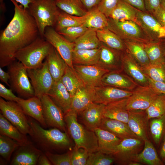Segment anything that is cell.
I'll return each mask as SVG.
<instances>
[{
  "label": "cell",
  "instance_id": "cell-9",
  "mask_svg": "<svg viewBox=\"0 0 165 165\" xmlns=\"http://www.w3.org/2000/svg\"><path fill=\"white\" fill-rule=\"evenodd\" d=\"M27 72L35 96L41 99L43 96L47 95L54 81L49 70L46 60L41 67L27 69Z\"/></svg>",
  "mask_w": 165,
  "mask_h": 165
},
{
  "label": "cell",
  "instance_id": "cell-3",
  "mask_svg": "<svg viewBox=\"0 0 165 165\" xmlns=\"http://www.w3.org/2000/svg\"><path fill=\"white\" fill-rule=\"evenodd\" d=\"M78 114L70 110L64 115L66 128L78 148H83L89 153L98 151L97 136L93 131L88 129L78 121Z\"/></svg>",
  "mask_w": 165,
  "mask_h": 165
},
{
  "label": "cell",
  "instance_id": "cell-17",
  "mask_svg": "<svg viewBox=\"0 0 165 165\" xmlns=\"http://www.w3.org/2000/svg\"><path fill=\"white\" fill-rule=\"evenodd\" d=\"M138 26L153 39L160 41L165 38V28L153 16L138 9Z\"/></svg>",
  "mask_w": 165,
  "mask_h": 165
},
{
  "label": "cell",
  "instance_id": "cell-29",
  "mask_svg": "<svg viewBox=\"0 0 165 165\" xmlns=\"http://www.w3.org/2000/svg\"><path fill=\"white\" fill-rule=\"evenodd\" d=\"M46 59L49 70L54 82L60 80L67 65L65 62L53 46Z\"/></svg>",
  "mask_w": 165,
  "mask_h": 165
},
{
  "label": "cell",
  "instance_id": "cell-19",
  "mask_svg": "<svg viewBox=\"0 0 165 165\" xmlns=\"http://www.w3.org/2000/svg\"><path fill=\"white\" fill-rule=\"evenodd\" d=\"M102 86H109L128 90L132 91L139 85L122 70L110 71L101 79Z\"/></svg>",
  "mask_w": 165,
  "mask_h": 165
},
{
  "label": "cell",
  "instance_id": "cell-64",
  "mask_svg": "<svg viewBox=\"0 0 165 165\" xmlns=\"http://www.w3.org/2000/svg\"></svg>",
  "mask_w": 165,
  "mask_h": 165
},
{
  "label": "cell",
  "instance_id": "cell-5",
  "mask_svg": "<svg viewBox=\"0 0 165 165\" xmlns=\"http://www.w3.org/2000/svg\"><path fill=\"white\" fill-rule=\"evenodd\" d=\"M28 10L35 20L39 35L43 38L46 28L55 27L61 10L55 0H35Z\"/></svg>",
  "mask_w": 165,
  "mask_h": 165
},
{
  "label": "cell",
  "instance_id": "cell-55",
  "mask_svg": "<svg viewBox=\"0 0 165 165\" xmlns=\"http://www.w3.org/2000/svg\"><path fill=\"white\" fill-rule=\"evenodd\" d=\"M135 8L142 11L146 10L144 0H122Z\"/></svg>",
  "mask_w": 165,
  "mask_h": 165
},
{
  "label": "cell",
  "instance_id": "cell-2",
  "mask_svg": "<svg viewBox=\"0 0 165 165\" xmlns=\"http://www.w3.org/2000/svg\"><path fill=\"white\" fill-rule=\"evenodd\" d=\"M27 118L31 127L29 135L43 152L53 153L54 150H64L70 146L71 141L67 132L56 128L46 129L35 120L28 116Z\"/></svg>",
  "mask_w": 165,
  "mask_h": 165
},
{
  "label": "cell",
  "instance_id": "cell-31",
  "mask_svg": "<svg viewBox=\"0 0 165 165\" xmlns=\"http://www.w3.org/2000/svg\"><path fill=\"white\" fill-rule=\"evenodd\" d=\"M100 53L99 48L93 49L74 50L72 58L73 65L97 64L99 60Z\"/></svg>",
  "mask_w": 165,
  "mask_h": 165
},
{
  "label": "cell",
  "instance_id": "cell-62",
  "mask_svg": "<svg viewBox=\"0 0 165 165\" xmlns=\"http://www.w3.org/2000/svg\"><path fill=\"white\" fill-rule=\"evenodd\" d=\"M3 0H0V8L2 10L5 9V6L3 3Z\"/></svg>",
  "mask_w": 165,
  "mask_h": 165
},
{
  "label": "cell",
  "instance_id": "cell-37",
  "mask_svg": "<svg viewBox=\"0 0 165 165\" xmlns=\"http://www.w3.org/2000/svg\"><path fill=\"white\" fill-rule=\"evenodd\" d=\"M123 41L126 50L141 67L150 63L142 43L130 41Z\"/></svg>",
  "mask_w": 165,
  "mask_h": 165
},
{
  "label": "cell",
  "instance_id": "cell-13",
  "mask_svg": "<svg viewBox=\"0 0 165 165\" xmlns=\"http://www.w3.org/2000/svg\"><path fill=\"white\" fill-rule=\"evenodd\" d=\"M158 95L149 86L139 85L128 98V110L130 111L146 110Z\"/></svg>",
  "mask_w": 165,
  "mask_h": 165
},
{
  "label": "cell",
  "instance_id": "cell-59",
  "mask_svg": "<svg viewBox=\"0 0 165 165\" xmlns=\"http://www.w3.org/2000/svg\"><path fill=\"white\" fill-rule=\"evenodd\" d=\"M23 6L25 9L29 8V5L34 2L35 0H14Z\"/></svg>",
  "mask_w": 165,
  "mask_h": 165
},
{
  "label": "cell",
  "instance_id": "cell-61",
  "mask_svg": "<svg viewBox=\"0 0 165 165\" xmlns=\"http://www.w3.org/2000/svg\"><path fill=\"white\" fill-rule=\"evenodd\" d=\"M161 43L165 53V38L161 40Z\"/></svg>",
  "mask_w": 165,
  "mask_h": 165
},
{
  "label": "cell",
  "instance_id": "cell-6",
  "mask_svg": "<svg viewBox=\"0 0 165 165\" xmlns=\"http://www.w3.org/2000/svg\"><path fill=\"white\" fill-rule=\"evenodd\" d=\"M7 67L10 88L20 98L27 99L34 96V91L29 79L27 69L24 65L15 60Z\"/></svg>",
  "mask_w": 165,
  "mask_h": 165
},
{
  "label": "cell",
  "instance_id": "cell-25",
  "mask_svg": "<svg viewBox=\"0 0 165 165\" xmlns=\"http://www.w3.org/2000/svg\"><path fill=\"white\" fill-rule=\"evenodd\" d=\"M47 95L64 115L70 110L72 97L61 80L54 82Z\"/></svg>",
  "mask_w": 165,
  "mask_h": 165
},
{
  "label": "cell",
  "instance_id": "cell-39",
  "mask_svg": "<svg viewBox=\"0 0 165 165\" xmlns=\"http://www.w3.org/2000/svg\"><path fill=\"white\" fill-rule=\"evenodd\" d=\"M161 41L142 43L151 63H165V53Z\"/></svg>",
  "mask_w": 165,
  "mask_h": 165
},
{
  "label": "cell",
  "instance_id": "cell-11",
  "mask_svg": "<svg viewBox=\"0 0 165 165\" xmlns=\"http://www.w3.org/2000/svg\"><path fill=\"white\" fill-rule=\"evenodd\" d=\"M44 38L55 49L67 65L75 69L72 59L74 42L69 41L55 29L50 27L46 28Z\"/></svg>",
  "mask_w": 165,
  "mask_h": 165
},
{
  "label": "cell",
  "instance_id": "cell-51",
  "mask_svg": "<svg viewBox=\"0 0 165 165\" xmlns=\"http://www.w3.org/2000/svg\"><path fill=\"white\" fill-rule=\"evenodd\" d=\"M12 89H8L2 83H0V96L7 101L16 102L21 98L14 94Z\"/></svg>",
  "mask_w": 165,
  "mask_h": 165
},
{
  "label": "cell",
  "instance_id": "cell-10",
  "mask_svg": "<svg viewBox=\"0 0 165 165\" xmlns=\"http://www.w3.org/2000/svg\"><path fill=\"white\" fill-rule=\"evenodd\" d=\"M144 144V141L137 138L123 139L112 155L115 162L121 165H130L135 162L136 158Z\"/></svg>",
  "mask_w": 165,
  "mask_h": 165
},
{
  "label": "cell",
  "instance_id": "cell-7",
  "mask_svg": "<svg viewBox=\"0 0 165 165\" xmlns=\"http://www.w3.org/2000/svg\"><path fill=\"white\" fill-rule=\"evenodd\" d=\"M0 109L2 115L22 133L26 135L29 134L31 127L27 116L17 102L7 101L1 97Z\"/></svg>",
  "mask_w": 165,
  "mask_h": 165
},
{
  "label": "cell",
  "instance_id": "cell-50",
  "mask_svg": "<svg viewBox=\"0 0 165 165\" xmlns=\"http://www.w3.org/2000/svg\"><path fill=\"white\" fill-rule=\"evenodd\" d=\"M119 0H101L97 8L108 18Z\"/></svg>",
  "mask_w": 165,
  "mask_h": 165
},
{
  "label": "cell",
  "instance_id": "cell-43",
  "mask_svg": "<svg viewBox=\"0 0 165 165\" xmlns=\"http://www.w3.org/2000/svg\"><path fill=\"white\" fill-rule=\"evenodd\" d=\"M146 111L149 120L165 114V95H158Z\"/></svg>",
  "mask_w": 165,
  "mask_h": 165
},
{
  "label": "cell",
  "instance_id": "cell-47",
  "mask_svg": "<svg viewBox=\"0 0 165 165\" xmlns=\"http://www.w3.org/2000/svg\"><path fill=\"white\" fill-rule=\"evenodd\" d=\"M88 29L84 25L66 28L57 31L69 41L74 42Z\"/></svg>",
  "mask_w": 165,
  "mask_h": 165
},
{
  "label": "cell",
  "instance_id": "cell-27",
  "mask_svg": "<svg viewBox=\"0 0 165 165\" xmlns=\"http://www.w3.org/2000/svg\"><path fill=\"white\" fill-rule=\"evenodd\" d=\"M99 127L110 132L122 140L130 138H138L127 123L116 119L103 117Z\"/></svg>",
  "mask_w": 165,
  "mask_h": 165
},
{
  "label": "cell",
  "instance_id": "cell-56",
  "mask_svg": "<svg viewBox=\"0 0 165 165\" xmlns=\"http://www.w3.org/2000/svg\"><path fill=\"white\" fill-rule=\"evenodd\" d=\"M88 11L97 8L101 0H80Z\"/></svg>",
  "mask_w": 165,
  "mask_h": 165
},
{
  "label": "cell",
  "instance_id": "cell-52",
  "mask_svg": "<svg viewBox=\"0 0 165 165\" xmlns=\"http://www.w3.org/2000/svg\"><path fill=\"white\" fill-rule=\"evenodd\" d=\"M146 76L148 86L153 91L158 94L165 95V82L155 81Z\"/></svg>",
  "mask_w": 165,
  "mask_h": 165
},
{
  "label": "cell",
  "instance_id": "cell-21",
  "mask_svg": "<svg viewBox=\"0 0 165 165\" xmlns=\"http://www.w3.org/2000/svg\"><path fill=\"white\" fill-rule=\"evenodd\" d=\"M105 105L92 102L78 115L82 123L88 129L94 131L99 127L103 117V112Z\"/></svg>",
  "mask_w": 165,
  "mask_h": 165
},
{
  "label": "cell",
  "instance_id": "cell-23",
  "mask_svg": "<svg viewBox=\"0 0 165 165\" xmlns=\"http://www.w3.org/2000/svg\"><path fill=\"white\" fill-rule=\"evenodd\" d=\"M17 103L26 115L35 120L43 128L48 127L44 117L41 99L35 96L25 99L21 98Z\"/></svg>",
  "mask_w": 165,
  "mask_h": 165
},
{
  "label": "cell",
  "instance_id": "cell-54",
  "mask_svg": "<svg viewBox=\"0 0 165 165\" xmlns=\"http://www.w3.org/2000/svg\"><path fill=\"white\" fill-rule=\"evenodd\" d=\"M160 24L165 28V11L161 5L152 14Z\"/></svg>",
  "mask_w": 165,
  "mask_h": 165
},
{
  "label": "cell",
  "instance_id": "cell-24",
  "mask_svg": "<svg viewBox=\"0 0 165 165\" xmlns=\"http://www.w3.org/2000/svg\"><path fill=\"white\" fill-rule=\"evenodd\" d=\"M95 96L94 87L84 84L79 87L72 97L70 110L78 115L88 105L94 102Z\"/></svg>",
  "mask_w": 165,
  "mask_h": 165
},
{
  "label": "cell",
  "instance_id": "cell-26",
  "mask_svg": "<svg viewBox=\"0 0 165 165\" xmlns=\"http://www.w3.org/2000/svg\"><path fill=\"white\" fill-rule=\"evenodd\" d=\"M98 139V150L107 154L112 155L122 139L106 130L98 127L95 129Z\"/></svg>",
  "mask_w": 165,
  "mask_h": 165
},
{
  "label": "cell",
  "instance_id": "cell-8",
  "mask_svg": "<svg viewBox=\"0 0 165 165\" xmlns=\"http://www.w3.org/2000/svg\"><path fill=\"white\" fill-rule=\"evenodd\" d=\"M108 18L107 28L123 41L127 40L146 43L151 42L143 38L139 26L131 20H118Z\"/></svg>",
  "mask_w": 165,
  "mask_h": 165
},
{
  "label": "cell",
  "instance_id": "cell-40",
  "mask_svg": "<svg viewBox=\"0 0 165 165\" xmlns=\"http://www.w3.org/2000/svg\"><path fill=\"white\" fill-rule=\"evenodd\" d=\"M55 2L59 9L71 15L82 16L88 12L80 0H55Z\"/></svg>",
  "mask_w": 165,
  "mask_h": 165
},
{
  "label": "cell",
  "instance_id": "cell-20",
  "mask_svg": "<svg viewBox=\"0 0 165 165\" xmlns=\"http://www.w3.org/2000/svg\"><path fill=\"white\" fill-rule=\"evenodd\" d=\"M129 112L127 123L131 131L138 138L144 141L149 140L148 135V118L146 110Z\"/></svg>",
  "mask_w": 165,
  "mask_h": 165
},
{
  "label": "cell",
  "instance_id": "cell-4",
  "mask_svg": "<svg viewBox=\"0 0 165 165\" xmlns=\"http://www.w3.org/2000/svg\"><path fill=\"white\" fill-rule=\"evenodd\" d=\"M53 46L43 38L39 36L33 42L18 51L14 56L16 59L28 69L41 67Z\"/></svg>",
  "mask_w": 165,
  "mask_h": 165
},
{
  "label": "cell",
  "instance_id": "cell-48",
  "mask_svg": "<svg viewBox=\"0 0 165 165\" xmlns=\"http://www.w3.org/2000/svg\"><path fill=\"white\" fill-rule=\"evenodd\" d=\"M89 153L85 149L75 146L71 151V165H86Z\"/></svg>",
  "mask_w": 165,
  "mask_h": 165
},
{
  "label": "cell",
  "instance_id": "cell-49",
  "mask_svg": "<svg viewBox=\"0 0 165 165\" xmlns=\"http://www.w3.org/2000/svg\"><path fill=\"white\" fill-rule=\"evenodd\" d=\"M52 165H71V151L62 154H57L46 152H44Z\"/></svg>",
  "mask_w": 165,
  "mask_h": 165
},
{
  "label": "cell",
  "instance_id": "cell-58",
  "mask_svg": "<svg viewBox=\"0 0 165 165\" xmlns=\"http://www.w3.org/2000/svg\"><path fill=\"white\" fill-rule=\"evenodd\" d=\"M38 165H51V163L45 153L43 152L39 156L37 161Z\"/></svg>",
  "mask_w": 165,
  "mask_h": 165
},
{
  "label": "cell",
  "instance_id": "cell-33",
  "mask_svg": "<svg viewBox=\"0 0 165 165\" xmlns=\"http://www.w3.org/2000/svg\"><path fill=\"white\" fill-rule=\"evenodd\" d=\"M0 135L8 137L20 145L27 143L29 140L26 135L22 133L0 113Z\"/></svg>",
  "mask_w": 165,
  "mask_h": 165
},
{
  "label": "cell",
  "instance_id": "cell-46",
  "mask_svg": "<svg viewBox=\"0 0 165 165\" xmlns=\"http://www.w3.org/2000/svg\"><path fill=\"white\" fill-rule=\"evenodd\" d=\"M115 161V158L112 155L98 150L89 153L86 165H110Z\"/></svg>",
  "mask_w": 165,
  "mask_h": 165
},
{
  "label": "cell",
  "instance_id": "cell-34",
  "mask_svg": "<svg viewBox=\"0 0 165 165\" xmlns=\"http://www.w3.org/2000/svg\"><path fill=\"white\" fill-rule=\"evenodd\" d=\"M135 161L149 165L163 164L158 156L156 149L149 140L144 141V149L137 155Z\"/></svg>",
  "mask_w": 165,
  "mask_h": 165
},
{
  "label": "cell",
  "instance_id": "cell-53",
  "mask_svg": "<svg viewBox=\"0 0 165 165\" xmlns=\"http://www.w3.org/2000/svg\"><path fill=\"white\" fill-rule=\"evenodd\" d=\"M162 0H144L146 10L152 14L161 5Z\"/></svg>",
  "mask_w": 165,
  "mask_h": 165
},
{
  "label": "cell",
  "instance_id": "cell-57",
  "mask_svg": "<svg viewBox=\"0 0 165 165\" xmlns=\"http://www.w3.org/2000/svg\"><path fill=\"white\" fill-rule=\"evenodd\" d=\"M10 75L8 72H6L3 70L0 67V79L1 81L9 86V81Z\"/></svg>",
  "mask_w": 165,
  "mask_h": 165
},
{
  "label": "cell",
  "instance_id": "cell-28",
  "mask_svg": "<svg viewBox=\"0 0 165 165\" xmlns=\"http://www.w3.org/2000/svg\"><path fill=\"white\" fill-rule=\"evenodd\" d=\"M127 100L128 98L124 99L106 105L103 112V117L127 123L129 117Z\"/></svg>",
  "mask_w": 165,
  "mask_h": 165
},
{
  "label": "cell",
  "instance_id": "cell-42",
  "mask_svg": "<svg viewBox=\"0 0 165 165\" xmlns=\"http://www.w3.org/2000/svg\"><path fill=\"white\" fill-rule=\"evenodd\" d=\"M20 145L12 139L0 135V155L6 162H10L12 155Z\"/></svg>",
  "mask_w": 165,
  "mask_h": 165
},
{
  "label": "cell",
  "instance_id": "cell-1",
  "mask_svg": "<svg viewBox=\"0 0 165 165\" xmlns=\"http://www.w3.org/2000/svg\"><path fill=\"white\" fill-rule=\"evenodd\" d=\"M13 16L0 35V67L8 66L15 60L19 50L35 41L39 35L35 19L28 9L14 0Z\"/></svg>",
  "mask_w": 165,
  "mask_h": 165
},
{
  "label": "cell",
  "instance_id": "cell-60",
  "mask_svg": "<svg viewBox=\"0 0 165 165\" xmlns=\"http://www.w3.org/2000/svg\"><path fill=\"white\" fill-rule=\"evenodd\" d=\"M163 142L160 151V155L163 159L165 160V134L163 138Z\"/></svg>",
  "mask_w": 165,
  "mask_h": 165
},
{
  "label": "cell",
  "instance_id": "cell-38",
  "mask_svg": "<svg viewBox=\"0 0 165 165\" xmlns=\"http://www.w3.org/2000/svg\"><path fill=\"white\" fill-rule=\"evenodd\" d=\"M61 11L59 14L55 27V29L57 31L66 28L79 26L84 24L88 15V12L84 16H78Z\"/></svg>",
  "mask_w": 165,
  "mask_h": 165
},
{
  "label": "cell",
  "instance_id": "cell-45",
  "mask_svg": "<svg viewBox=\"0 0 165 165\" xmlns=\"http://www.w3.org/2000/svg\"><path fill=\"white\" fill-rule=\"evenodd\" d=\"M141 68L145 74L152 79L165 82V63H150Z\"/></svg>",
  "mask_w": 165,
  "mask_h": 165
},
{
  "label": "cell",
  "instance_id": "cell-30",
  "mask_svg": "<svg viewBox=\"0 0 165 165\" xmlns=\"http://www.w3.org/2000/svg\"><path fill=\"white\" fill-rule=\"evenodd\" d=\"M138 9L122 0H119L108 18L118 20H131L138 25L137 14Z\"/></svg>",
  "mask_w": 165,
  "mask_h": 165
},
{
  "label": "cell",
  "instance_id": "cell-32",
  "mask_svg": "<svg viewBox=\"0 0 165 165\" xmlns=\"http://www.w3.org/2000/svg\"><path fill=\"white\" fill-rule=\"evenodd\" d=\"M74 43V50H79L98 48L101 42L97 37L96 30L89 28Z\"/></svg>",
  "mask_w": 165,
  "mask_h": 165
},
{
  "label": "cell",
  "instance_id": "cell-44",
  "mask_svg": "<svg viewBox=\"0 0 165 165\" xmlns=\"http://www.w3.org/2000/svg\"><path fill=\"white\" fill-rule=\"evenodd\" d=\"M150 130L155 143L159 144L165 134V114L152 119L150 123Z\"/></svg>",
  "mask_w": 165,
  "mask_h": 165
},
{
  "label": "cell",
  "instance_id": "cell-15",
  "mask_svg": "<svg viewBox=\"0 0 165 165\" xmlns=\"http://www.w3.org/2000/svg\"><path fill=\"white\" fill-rule=\"evenodd\" d=\"M73 65L75 71L83 83L94 87L102 86V77L110 72L98 64Z\"/></svg>",
  "mask_w": 165,
  "mask_h": 165
},
{
  "label": "cell",
  "instance_id": "cell-41",
  "mask_svg": "<svg viewBox=\"0 0 165 165\" xmlns=\"http://www.w3.org/2000/svg\"><path fill=\"white\" fill-rule=\"evenodd\" d=\"M83 24L88 28L97 30L106 28L108 18L96 8L88 12L87 16Z\"/></svg>",
  "mask_w": 165,
  "mask_h": 165
},
{
  "label": "cell",
  "instance_id": "cell-35",
  "mask_svg": "<svg viewBox=\"0 0 165 165\" xmlns=\"http://www.w3.org/2000/svg\"><path fill=\"white\" fill-rule=\"evenodd\" d=\"M100 41L108 47L120 51L126 50L123 41L113 32L106 28L96 30Z\"/></svg>",
  "mask_w": 165,
  "mask_h": 165
},
{
  "label": "cell",
  "instance_id": "cell-18",
  "mask_svg": "<svg viewBox=\"0 0 165 165\" xmlns=\"http://www.w3.org/2000/svg\"><path fill=\"white\" fill-rule=\"evenodd\" d=\"M95 96L94 102L103 104L110 103L129 97L133 90H124L114 87L101 86L94 87Z\"/></svg>",
  "mask_w": 165,
  "mask_h": 165
},
{
  "label": "cell",
  "instance_id": "cell-12",
  "mask_svg": "<svg viewBox=\"0 0 165 165\" xmlns=\"http://www.w3.org/2000/svg\"><path fill=\"white\" fill-rule=\"evenodd\" d=\"M41 99L44 117L47 127L57 128L67 132L64 115L61 110L48 95L43 96Z\"/></svg>",
  "mask_w": 165,
  "mask_h": 165
},
{
  "label": "cell",
  "instance_id": "cell-22",
  "mask_svg": "<svg viewBox=\"0 0 165 165\" xmlns=\"http://www.w3.org/2000/svg\"><path fill=\"white\" fill-rule=\"evenodd\" d=\"M99 48V58L97 64L109 71L122 70V52L110 48L102 42Z\"/></svg>",
  "mask_w": 165,
  "mask_h": 165
},
{
  "label": "cell",
  "instance_id": "cell-14",
  "mask_svg": "<svg viewBox=\"0 0 165 165\" xmlns=\"http://www.w3.org/2000/svg\"><path fill=\"white\" fill-rule=\"evenodd\" d=\"M10 164L36 165L39 157L43 152L29 140L20 145L14 151Z\"/></svg>",
  "mask_w": 165,
  "mask_h": 165
},
{
  "label": "cell",
  "instance_id": "cell-16",
  "mask_svg": "<svg viewBox=\"0 0 165 165\" xmlns=\"http://www.w3.org/2000/svg\"><path fill=\"white\" fill-rule=\"evenodd\" d=\"M121 70L139 85L149 86L147 76L141 66L126 50L122 52Z\"/></svg>",
  "mask_w": 165,
  "mask_h": 165
},
{
  "label": "cell",
  "instance_id": "cell-36",
  "mask_svg": "<svg viewBox=\"0 0 165 165\" xmlns=\"http://www.w3.org/2000/svg\"><path fill=\"white\" fill-rule=\"evenodd\" d=\"M61 80L72 97L78 89L85 84L75 69L67 65Z\"/></svg>",
  "mask_w": 165,
  "mask_h": 165
},
{
  "label": "cell",
  "instance_id": "cell-63",
  "mask_svg": "<svg viewBox=\"0 0 165 165\" xmlns=\"http://www.w3.org/2000/svg\"><path fill=\"white\" fill-rule=\"evenodd\" d=\"M161 5L165 11V0H162Z\"/></svg>",
  "mask_w": 165,
  "mask_h": 165
}]
</instances>
